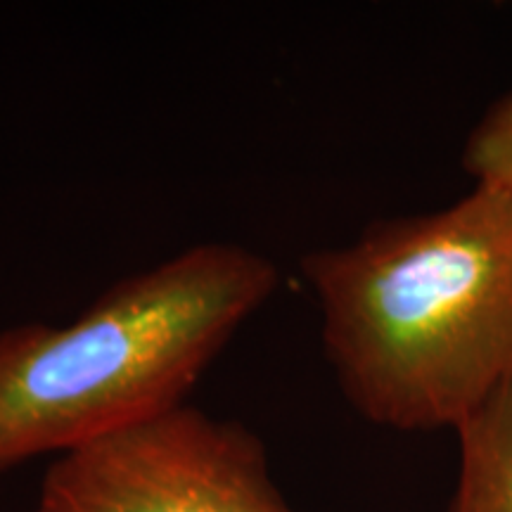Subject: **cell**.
<instances>
[{
    "label": "cell",
    "mask_w": 512,
    "mask_h": 512,
    "mask_svg": "<svg viewBox=\"0 0 512 512\" xmlns=\"http://www.w3.org/2000/svg\"><path fill=\"white\" fill-rule=\"evenodd\" d=\"M323 349L363 418L458 430L512 375V200L477 185L451 207L370 223L302 256Z\"/></svg>",
    "instance_id": "cell-1"
},
{
    "label": "cell",
    "mask_w": 512,
    "mask_h": 512,
    "mask_svg": "<svg viewBox=\"0 0 512 512\" xmlns=\"http://www.w3.org/2000/svg\"><path fill=\"white\" fill-rule=\"evenodd\" d=\"M280 283L256 249L197 242L117 280L69 325L0 330V470L188 403Z\"/></svg>",
    "instance_id": "cell-2"
},
{
    "label": "cell",
    "mask_w": 512,
    "mask_h": 512,
    "mask_svg": "<svg viewBox=\"0 0 512 512\" xmlns=\"http://www.w3.org/2000/svg\"><path fill=\"white\" fill-rule=\"evenodd\" d=\"M31 512H299L259 434L183 403L53 460Z\"/></svg>",
    "instance_id": "cell-3"
},
{
    "label": "cell",
    "mask_w": 512,
    "mask_h": 512,
    "mask_svg": "<svg viewBox=\"0 0 512 512\" xmlns=\"http://www.w3.org/2000/svg\"><path fill=\"white\" fill-rule=\"evenodd\" d=\"M456 432L460 475L451 512H512V375Z\"/></svg>",
    "instance_id": "cell-4"
},
{
    "label": "cell",
    "mask_w": 512,
    "mask_h": 512,
    "mask_svg": "<svg viewBox=\"0 0 512 512\" xmlns=\"http://www.w3.org/2000/svg\"><path fill=\"white\" fill-rule=\"evenodd\" d=\"M465 169L477 185L494 188L512 200V91L489 107L465 147Z\"/></svg>",
    "instance_id": "cell-5"
}]
</instances>
